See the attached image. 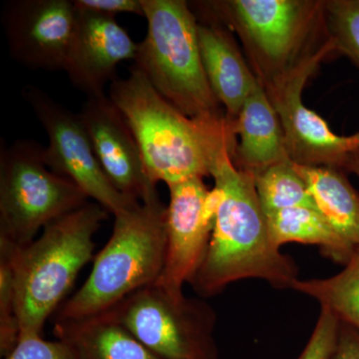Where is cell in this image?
Instances as JSON below:
<instances>
[{"label":"cell","mask_w":359,"mask_h":359,"mask_svg":"<svg viewBox=\"0 0 359 359\" xmlns=\"http://www.w3.org/2000/svg\"><path fill=\"white\" fill-rule=\"evenodd\" d=\"M109 98L128 122L148 178L174 185L211 176L224 151L233 154L237 136L226 116L194 119L158 93L136 66L110 85Z\"/></svg>","instance_id":"cell-1"},{"label":"cell","mask_w":359,"mask_h":359,"mask_svg":"<svg viewBox=\"0 0 359 359\" xmlns=\"http://www.w3.org/2000/svg\"><path fill=\"white\" fill-rule=\"evenodd\" d=\"M231 157V151H224L212 171L223 200L204 263L191 285L202 297L218 294L247 278L290 289L299 278L297 264L271 242L254 175L236 167Z\"/></svg>","instance_id":"cell-2"},{"label":"cell","mask_w":359,"mask_h":359,"mask_svg":"<svg viewBox=\"0 0 359 359\" xmlns=\"http://www.w3.org/2000/svg\"><path fill=\"white\" fill-rule=\"evenodd\" d=\"M108 214L102 205L88 202L47 224L29 244L16 245L0 238L13 266L20 335L41 334L81 269L93 259L94 237Z\"/></svg>","instance_id":"cell-3"},{"label":"cell","mask_w":359,"mask_h":359,"mask_svg":"<svg viewBox=\"0 0 359 359\" xmlns=\"http://www.w3.org/2000/svg\"><path fill=\"white\" fill-rule=\"evenodd\" d=\"M114 217L109 241L94 257L83 285L58 309L55 321L106 313L160 278L166 250V205L158 192Z\"/></svg>","instance_id":"cell-4"},{"label":"cell","mask_w":359,"mask_h":359,"mask_svg":"<svg viewBox=\"0 0 359 359\" xmlns=\"http://www.w3.org/2000/svg\"><path fill=\"white\" fill-rule=\"evenodd\" d=\"M208 20L238 35L262 86L289 73L328 39L323 0L196 2Z\"/></svg>","instance_id":"cell-5"},{"label":"cell","mask_w":359,"mask_h":359,"mask_svg":"<svg viewBox=\"0 0 359 359\" xmlns=\"http://www.w3.org/2000/svg\"><path fill=\"white\" fill-rule=\"evenodd\" d=\"M147 34L135 65L163 98L194 119L226 116L208 81L201 56L199 20L184 0H142Z\"/></svg>","instance_id":"cell-6"},{"label":"cell","mask_w":359,"mask_h":359,"mask_svg":"<svg viewBox=\"0 0 359 359\" xmlns=\"http://www.w3.org/2000/svg\"><path fill=\"white\" fill-rule=\"evenodd\" d=\"M43 149L18 140L0 155V238L25 245L47 224L89 202L71 180L52 171Z\"/></svg>","instance_id":"cell-7"},{"label":"cell","mask_w":359,"mask_h":359,"mask_svg":"<svg viewBox=\"0 0 359 359\" xmlns=\"http://www.w3.org/2000/svg\"><path fill=\"white\" fill-rule=\"evenodd\" d=\"M118 320L163 359H217V316L203 299L170 294L157 285L111 309Z\"/></svg>","instance_id":"cell-8"},{"label":"cell","mask_w":359,"mask_h":359,"mask_svg":"<svg viewBox=\"0 0 359 359\" xmlns=\"http://www.w3.org/2000/svg\"><path fill=\"white\" fill-rule=\"evenodd\" d=\"M337 53L328 37L323 46L289 73L263 88L273 104L285 133L290 159L301 166H325L346 172L359 151V131L351 136L337 135L318 113L302 101L309 78L325 59Z\"/></svg>","instance_id":"cell-9"},{"label":"cell","mask_w":359,"mask_h":359,"mask_svg":"<svg viewBox=\"0 0 359 359\" xmlns=\"http://www.w3.org/2000/svg\"><path fill=\"white\" fill-rule=\"evenodd\" d=\"M23 97L48 136L43 159L52 171L71 180L87 197L114 216L140 203L125 197L110 183L79 114L71 112L37 87L26 86Z\"/></svg>","instance_id":"cell-10"},{"label":"cell","mask_w":359,"mask_h":359,"mask_svg":"<svg viewBox=\"0 0 359 359\" xmlns=\"http://www.w3.org/2000/svg\"><path fill=\"white\" fill-rule=\"evenodd\" d=\"M2 22L9 53L33 69L65 70L77 26L70 0H14L4 6Z\"/></svg>","instance_id":"cell-11"},{"label":"cell","mask_w":359,"mask_h":359,"mask_svg":"<svg viewBox=\"0 0 359 359\" xmlns=\"http://www.w3.org/2000/svg\"><path fill=\"white\" fill-rule=\"evenodd\" d=\"M164 266L155 285L175 295L183 294L204 263L212 228L203 219V203L208 193L204 178L194 177L168 187Z\"/></svg>","instance_id":"cell-12"},{"label":"cell","mask_w":359,"mask_h":359,"mask_svg":"<svg viewBox=\"0 0 359 359\" xmlns=\"http://www.w3.org/2000/svg\"><path fill=\"white\" fill-rule=\"evenodd\" d=\"M104 173L125 197L142 202L157 192L128 122L106 95L87 98L79 113Z\"/></svg>","instance_id":"cell-13"},{"label":"cell","mask_w":359,"mask_h":359,"mask_svg":"<svg viewBox=\"0 0 359 359\" xmlns=\"http://www.w3.org/2000/svg\"><path fill=\"white\" fill-rule=\"evenodd\" d=\"M76 9V32L65 71L73 86L87 98L103 96L106 84L116 80L118 65L135 60L139 43L114 16Z\"/></svg>","instance_id":"cell-14"},{"label":"cell","mask_w":359,"mask_h":359,"mask_svg":"<svg viewBox=\"0 0 359 359\" xmlns=\"http://www.w3.org/2000/svg\"><path fill=\"white\" fill-rule=\"evenodd\" d=\"M198 39L208 81L233 122L259 82L228 28L214 20L199 21Z\"/></svg>","instance_id":"cell-15"},{"label":"cell","mask_w":359,"mask_h":359,"mask_svg":"<svg viewBox=\"0 0 359 359\" xmlns=\"http://www.w3.org/2000/svg\"><path fill=\"white\" fill-rule=\"evenodd\" d=\"M237 136L233 164L255 174L290 160L282 123L261 84H257L233 121Z\"/></svg>","instance_id":"cell-16"},{"label":"cell","mask_w":359,"mask_h":359,"mask_svg":"<svg viewBox=\"0 0 359 359\" xmlns=\"http://www.w3.org/2000/svg\"><path fill=\"white\" fill-rule=\"evenodd\" d=\"M53 334L79 359H163L130 332L112 311L82 320L55 321Z\"/></svg>","instance_id":"cell-17"},{"label":"cell","mask_w":359,"mask_h":359,"mask_svg":"<svg viewBox=\"0 0 359 359\" xmlns=\"http://www.w3.org/2000/svg\"><path fill=\"white\" fill-rule=\"evenodd\" d=\"M316 210L340 236L356 248L359 245V193L344 171L332 167L294 164Z\"/></svg>","instance_id":"cell-18"},{"label":"cell","mask_w":359,"mask_h":359,"mask_svg":"<svg viewBox=\"0 0 359 359\" xmlns=\"http://www.w3.org/2000/svg\"><path fill=\"white\" fill-rule=\"evenodd\" d=\"M266 217L269 237L278 249L287 243L318 245L330 261L342 266L355 252V245L340 236L316 210L290 208Z\"/></svg>","instance_id":"cell-19"},{"label":"cell","mask_w":359,"mask_h":359,"mask_svg":"<svg viewBox=\"0 0 359 359\" xmlns=\"http://www.w3.org/2000/svg\"><path fill=\"white\" fill-rule=\"evenodd\" d=\"M290 289L308 295L341 323L359 332V245L351 261L337 275L325 278L299 280Z\"/></svg>","instance_id":"cell-20"},{"label":"cell","mask_w":359,"mask_h":359,"mask_svg":"<svg viewBox=\"0 0 359 359\" xmlns=\"http://www.w3.org/2000/svg\"><path fill=\"white\" fill-rule=\"evenodd\" d=\"M252 175L264 214L297 207L316 210L308 186L292 160L276 163Z\"/></svg>","instance_id":"cell-21"},{"label":"cell","mask_w":359,"mask_h":359,"mask_svg":"<svg viewBox=\"0 0 359 359\" xmlns=\"http://www.w3.org/2000/svg\"><path fill=\"white\" fill-rule=\"evenodd\" d=\"M328 37L359 68V0H325Z\"/></svg>","instance_id":"cell-22"},{"label":"cell","mask_w":359,"mask_h":359,"mask_svg":"<svg viewBox=\"0 0 359 359\" xmlns=\"http://www.w3.org/2000/svg\"><path fill=\"white\" fill-rule=\"evenodd\" d=\"M20 335L13 266L6 248L0 245V355L2 358L13 351Z\"/></svg>","instance_id":"cell-23"},{"label":"cell","mask_w":359,"mask_h":359,"mask_svg":"<svg viewBox=\"0 0 359 359\" xmlns=\"http://www.w3.org/2000/svg\"><path fill=\"white\" fill-rule=\"evenodd\" d=\"M4 359H79L72 347L60 339L46 340L41 334H21L18 344Z\"/></svg>","instance_id":"cell-24"},{"label":"cell","mask_w":359,"mask_h":359,"mask_svg":"<svg viewBox=\"0 0 359 359\" xmlns=\"http://www.w3.org/2000/svg\"><path fill=\"white\" fill-rule=\"evenodd\" d=\"M340 321L332 311L321 309L308 344L297 359H330L339 337Z\"/></svg>","instance_id":"cell-25"},{"label":"cell","mask_w":359,"mask_h":359,"mask_svg":"<svg viewBox=\"0 0 359 359\" xmlns=\"http://www.w3.org/2000/svg\"><path fill=\"white\" fill-rule=\"evenodd\" d=\"M79 9L114 16L119 13H131L144 16L142 0H74Z\"/></svg>","instance_id":"cell-26"},{"label":"cell","mask_w":359,"mask_h":359,"mask_svg":"<svg viewBox=\"0 0 359 359\" xmlns=\"http://www.w3.org/2000/svg\"><path fill=\"white\" fill-rule=\"evenodd\" d=\"M330 359H359V332L340 321L339 337Z\"/></svg>","instance_id":"cell-27"},{"label":"cell","mask_w":359,"mask_h":359,"mask_svg":"<svg viewBox=\"0 0 359 359\" xmlns=\"http://www.w3.org/2000/svg\"><path fill=\"white\" fill-rule=\"evenodd\" d=\"M346 172L355 175L359 179V151L356 154H354L351 161H349Z\"/></svg>","instance_id":"cell-28"}]
</instances>
